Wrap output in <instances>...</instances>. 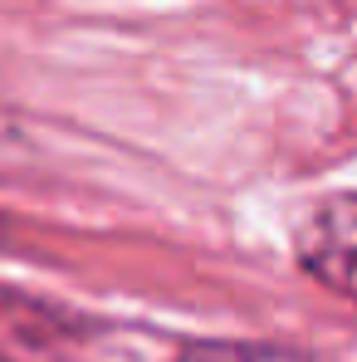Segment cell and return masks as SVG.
Segmentation results:
<instances>
[{
	"mask_svg": "<svg viewBox=\"0 0 357 362\" xmlns=\"http://www.w3.org/2000/svg\"><path fill=\"white\" fill-rule=\"evenodd\" d=\"M172 362H328L303 348H279V343H254V338H196L181 343Z\"/></svg>",
	"mask_w": 357,
	"mask_h": 362,
	"instance_id": "obj_2",
	"label": "cell"
},
{
	"mask_svg": "<svg viewBox=\"0 0 357 362\" xmlns=\"http://www.w3.org/2000/svg\"><path fill=\"white\" fill-rule=\"evenodd\" d=\"M10 137H15V127H10V108L0 103V147H10Z\"/></svg>",
	"mask_w": 357,
	"mask_h": 362,
	"instance_id": "obj_3",
	"label": "cell"
},
{
	"mask_svg": "<svg viewBox=\"0 0 357 362\" xmlns=\"http://www.w3.org/2000/svg\"><path fill=\"white\" fill-rule=\"evenodd\" d=\"M294 264L318 289L357 303V191L323 196L294 221Z\"/></svg>",
	"mask_w": 357,
	"mask_h": 362,
	"instance_id": "obj_1",
	"label": "cell"
}]
</instances>
